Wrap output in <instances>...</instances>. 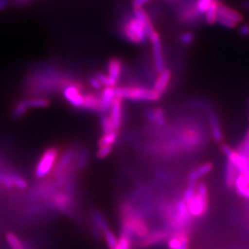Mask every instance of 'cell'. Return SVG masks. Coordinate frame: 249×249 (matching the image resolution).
I'll use <instances>...</instances> for the list:
<instances>
[{"label": "cell", "instance_id": "cell-1", "mask_svg": "<svg viewBox=\"0 0 249 249\" xmlns=\"http://www.w3.org/2000/svg\"><path fill=\"white\" fill-rule=\"evenodd\" d=\"M121 235L142 239L150 232V227L142 216L135 211L131 205L125 204L121 207Z\"/></svg>", "mask_w": 249, "mask_h": 249}, {"label": "cell", "instance_id": "cell-2", "mask_svg": "<svg viewBox=\"0 0 249 249\" xmlns=\"http://www.w3.org/2000/svg\"><path fill=\"white\" fill-rule=\"evenodd\" d=\"M116 97L133 101L154 103L160 100L161 95L153 89H149L142 86H124L116 87Z\"/></svg>", "mask_w": 249, "mask_h": 249}, {"label": "cell", "instance_id": "cell-3", "mask_svg": "<svg viewBox=\"0 0 249 249\" xmlns=\"http://www.w3.org/2000/svg\"><path fill=\"white\" fill-rule=\"evenodd\" d=\"M187 206L191 217L200 218L207 213L209 207V191L204 182L196 183V193L187 201Z\"/></svg>", "mask_w": 249, "mask_h": 249}, {"label": "cell", "instance_id": "cell-4", "mask_svg": "<svg viewBox=\"0 0 249 249\" xmlns=\"http://www.w3.org/2000/svg\"><path fill=\"white\" fill-rule=\"evenodd\" d=\"M121 33L128 42L136 45H144L148 39L142 22L135 16L124 20L121 26Z\"/></svg>", "mask_w": 249, "mask_h": 249}, {"label": "cell", "instance_id": "cell-5", "mask_svg": "<svg viewBox=\"0 0 249 249\" xmlns=\"http://www.w3.org/2000/svg\"><path fill=\"white\" fill-rule=\"evenodd\" d=\"M220 150L226 156L227 160L231 161L240 174H246L249 172V160L239 151L233 150L231 146L226 143H221Z\"/></svg>", "mask_w": 249, "mask_h": 249}, {"label": "cell", "instance_id": "cell-6", "mask_svg": "<svg viewBox=\"0 0 249 249\" xmlns=\"http://www.w3.org/2000/svg\"><path fill=\"white\" fill-rule=\"evenodd\" d=\"M57 156L58 150L56 148H50L45 151L36 166V178H43L46 177L53 168Z\"/></svg>", "mask_w": 249, "mask_h": 249}, {"label": "cell", "instance_id": "cell-7", "mask_svg": "<svg viewBox=\"0 0 249 249\" xmlns=\"http://www.w3.org/2000/svg\"><path fill=\"white\" fill-rule=\"evenodd\" d=\"M151 43V50H152V57L154 63V69L159 74L160 72L165 70V62L163 57L162 45L160 42V36L157 32L153 33L152 36L149 38Z\"/></svg>", "mask_w": 249, "mask_h": 249}, {"label": "cell", "instance_id": "cell-8", "mask_svg": "<svg viewBox=\"0 0 249 249\" xmlns=\"http://www.w3.org/2000/svg\"><path fill=\"white\" fill-rule=\"evenodd\" d=\"M169 230L159 229L156 231L149 232L147 236H145L142 239H141L139 243V248L142 249H149L151 247H154L156 245H159L164 241L168 240L170 238Z\"/></svg>", "mask_w": 249, "mask_h": 249}, {"label": "cell", "instance_id": "cell-9", "mask_svg": "<svg viewBox=\"0 0 249 249\" xmlns=\"http://www.w3.org/2000/svg\"><path fill=\"white\" fill-rule=\"evenodd\" d=\"M65 99L74 107H81L83 104V95L80 84L74 81L63 89Z\"/></svg>", "mask_w": 249, "mask_h": 249}, {"label": "cell", "instance_id": "cell-10", "mask_svg": "<svg viewBox=\"0 0 249 249\" xmlns=\"http://www.w3.org/2000/svg\"><path fill=\"white\" fill-rule=\"evenodd\" d=\"M76 154H77V151L74 148H70L69 150L64 152V154L61 156V158L59 159L57 164L53 169V178H59L63 173L71 165L73 160L76 157Z\"/></svg>", "mask_w": 249, "mask_h": 249}, {"label": "cell", "instance_id": "cell-11", "mask_svg": "<svg viewBox=\"0 0 249 249\" xmlns=\"http://www.w3.org/2000/svg\"><path fill=\"white\" fill-rule=\"evenodd\" d=\"M124 108H123V99L116 97L114 100L112 107L110 109V117L113 121L114 126L116 131L119 132L122 124H123V117H124Z\"/></svg>", "mask_w": 249, "mask_h": 249}, {"label": "cell", "instance_id": "cell-12", "mask_svg": "<svg viewBox=\"0 0 249 249\" xmlns=\"http://www.w3.org/2000/svg\"><path fill=\"white\" fill-rule=\"evenodd\" d=\"M116 87H106L102 90L99 98H100V113L107 115L110 112L112 104L116 98Z\"/></svg>", "mask_w": 249, "mask_h": 249}, {"label": "cell", "instance_id": "cell-13", "mask_svg": "<svg viewBox=\"0 0 249 249\" xmlns=\"http://www.w3.org/2000/svg\"><path fill=\"white\" fill-rule=\"evenodd\" d=\"M190 242V236L187 230L175 232L174 235L170 236L167 246L169 249H181L183 248H188Z\"/></svg>", "mask_w": 249, "mask_h": 249}, {"label": "cell", "instance_id": "cell-14", "mask_svg": "<svg viewBox=\"0 0 249 249\" xmlns=\"http://www.w3.org/2000/svg\"><path fill=\"white\" fill-rule=\"evenodd\" d=\"M107 76L117 83L122 76L123 70H124V64L119 58L113 57L107 63Z\"/></svg>", "mask_w": 249, "mask_h": 249}, {"label": "cell", "instance_id": "cell-15", "mask_svg": "<svg viewBox=\"0 0 249 249\" xmlns=\"http://www.w3.org/2000/svg\"><path fill=\"white\" fill-rule=\"evenodd\" d=\"M208 118H209L211 133H212L214 142L217 143H223V129L221 127V123H220L219 117L214 112L211 111L208 115Z\"/></svg>", "mask_w": 249, "mask_h": 249}, {"label": "cell", "instance_id": "cell-16", "mask_svg": "<svg viewBox=\"0 0 249 249\" xmlns=\"http://www.w3.org/2000/svg\"><path fill=\"white\" fill-rule=\"evenodd\" d=\"M133 12L134 16L142 22V24L145 29L146 35L148 36V38H150L152 36V34L156 32L150 16L143 8H134Z\"/></svg>", "mask_w": 249, "mask_h": 249}, {"label": "cell", "instance_id": "cell-17", "mask_svg": "<svg viewBox=\"0 0 249 249\" xmlns=\"http://www.w3.org/2000/svg\"><path fill=\"white\" fill-rule=\"evenodd\" d=\"M172 78V73L168 69L163 70L159 73L158 77L155 79V82L153 84V89L162 95L169 87L170 81Z\"/></svg>", "mask_w": 249, "mask_h": 249}, {"label": "cell", "instance_id": "cell-18", "mask_svg": "<svg viewBox=\"0 0 249 249\" xmlns=\"http://www.w3.org/2000/svg\"><path fill=\"white\" fill-rule=\"evenodd\" d=\"M213 163L208 161L205 162L203 164L197 166L196 168L192 170L189 175H188V182L190 183H197V181L202 178H204L206 176H208L209 174H211L213 170Z\"/></svg>", "mask_w": 249, "mask_h": 249}, {"label": "cell", "instance_id": "cell-19", "mask_svg": "<svg viewBox=\"0 0 249 249\" xmlns=\"http://www.w3.org/2000/svg\"><path fill=\"white\" fill-rule=\"evenodd\" d=\"M218 15L223 16L234 21L236 24L243 21V15L235 9H231L229 6L219 2L218 4Z\"/></svg>", "mask_w": 249, "mask_h": 249}, {"label": "cell", "instance_id": "cell-20", "mask_svg": "<svg viewBox=\"0 0 249 249\" xmlns=\"http://www.w3.org/2000/svg\"><path fill=\"white\" fill-rule=\"evenodd\" d=\"M238 169L231 163V161L227 160L225 165V171H224V183L226 187L231 188L234 187L236 178L239 175Z\"/></svg>", "mask_w": 249, "mask_h": 249}, {"label": "cell", "instance_id": "cell-21", "mask_svg": "<svg viewBox=\"0 0 249 249\" xmlns=\"http://www.w3.org/2000/svg\"><path fill=\"white\" fill-rule=\"evenodd\" d=\"M80 108L92 112H100V98L95 93L88 92L83 95V104Z\"/></svg>", "mask_w": 249, "mask_h": 249}, {"label": "cell", "instance_id": "cell-22", "mask_svg": "<svg viewBox=\"0 0 249 249\" xmlns=\"http://www.w3.org/2000/svg\"><path fill=\"white\" fill-rule=\"evenodd\" d=\"M54 205L61 211L67 212L73 206L71 196L67 193H57L53 197Z\"/></svg>", "mask_w": 249, "mask_h": 249}, {"label": "cell", "instance_id": "cell-23", "mask_svg": "<svg viewBox=\"0 0 249 249\" xmlns=\"http://www.w3.org/2000/svg\"><path fill=\"white\" fill-rule=\"evenodd\" d=\"M91 219H92V222L93 224L98 228L100 231L102 232H104L105 231H107L109 228V225L107 223V220L105 219V217L103 216V214L101 213L98 211L94 210L91 212Z\"/></svg>", "mask_w": 249, "mask_h": 249}, {"label": "cell", "instance_id": "cell-24", "mask_svg": "<svg viewBox=\"0 0 249 249\" xmlns=\"http://www.w3.org/2000/svg\"><path fill=\"white\" fill-rule=\"evenodd\" d=\"M218 4L219 1L214 0L212 2L209 9L205 12V20L208 24H214L216 22V18L218 16Z\"/></svg>", "mask_w": 249, "mask_h": 249}, {"label": "cell", "instance_id": "cell-25", "mask_svg": "<svg viewBox=\"0 0 249 249\" xmlns=\"http://www.w3.org/2000/svg\"><path fill=\"white\" fill-rule=\"evenodd\" d=\"M118 131H113L110 133L104 134L98 142L99 147L102 146H113L118 139Z\"/></svg>", "mask_w": 249, "mask_h": 249}, {"label": "cell", "instance_id": "cell-26", "mask_svg": "<svg viewBox=\"0 0 249 249\" xmlns=\"http://www.w3.org/2000/svg\"><path fill=\"white\" fill-rule=\"evenodd\" d=\"M100 123H101V128H102L103 133L107 134L116 131L110 116L103 115L100 118Z\"/></svg>", "mask_w": 249, "mask_h": 249}, {"label": "cell", "instance_id": "cell-27", "mask_svg": "<svg viewBox=\"0 0 249 249\" xmlns=\"http://www.w3.org/2000/svg\"><path fill=\"white\" fill-rule=\"evenodd\" d=\"M28 108H45L50 106V102L45 98H32L24 100Z\"/></svg>", "mask_w": 249, "mask_h": 249}, {"label": "cell", "instance_id": "cell-28", "mask_svg": "<svg viewBox=\"0 0 249 249\" xmlns=\"http://www.w3.org/2000/svg\"><path fill=\"white\" fill-rule=\"evenodd\" d=\"M89 152L88 150L84 149L80 151L76 160V167L79 170H83L89 162Z\"/></svg>", "mask_w": 249, "mask_h": 249}, {"label": "cell", "instance_id": "cell-29", "mask_svg": "<svg viewBox=\"0 0 249 249\" xmlns=\"http://www.w3.org/2000/svg\"><path fill=\"white\" fill-rule=\"evenodd\" d=\"M103 233H104V236H105V239H106V242H107L108 249H116L118 239H117L115 232L112 231L111 229H108L107 231H104Z\"/></svg>", "mask_w": 249, "mask_h": 249}, {"label": "cell", "instance_id": "cell-30", "mask_svg": "<svg viewBox=\"0 0 249 249\" xmlns=\"http://www.w3.org/2000/svg\"><path fill=\"white\" fill-rule=\"evenodd\" d=\"M153 111H154V124H157L158 126H163L166 122L164 110L160 107H155L153 108Z\"/></svg>", "mask_w": 249, "mask_h": 249}, {"label": "cell", "instance_id": "cell-31", "mask_svg": "<svg viewBox=\"0 0 249 249\" xmlns=\"http://www.w3.org/2000/svg\"><path fill=\"white\" fill-rule=\"evenodd\" d=\"M6 239L8 241L9 247L11 248V249H25L22 246V243L14 233L9 232L6 236Z\"/></svg>", "mask_w": 249, "mask_h": 249}, {"label": "cell", "instance_id": "cell-32", "mask_svg": "<svg viewBox=\"0 0 249 249\" xmlns=\"http://www.w3.org/2000/svg\"><path fill=\"white\" fill-rule=\"evenodd\" d=\"M27 109H28V107H27V105L25 104V101H21V102L18 103L14 107L13 112H12V116H13V117H15V118L21 117L26 113Z\"/></svg>", "mask_w": 249, "mask_h": 249}, {"label": "cell", "instance_id": "cell-33", "mask_svg": "<svg viewBox=\"0 0 249 249\" xmlns=\"http://www.w3.org/2000/svg\"><path fill=\"white\" fill-rule=\"evenodd\" d=\"M196 183H190L188 182L187 188L185 189L184 192V196H183V200L187 203V201H189L193 196L196 193Z\"/></svg>", "mask_w": 249, "mask_h": 249}, {"label": "cell", "instance_id": "cell-34", "mask_svg": "<svg viewBox=\"0 0 249 249\" xmlns=\"http://www.w3.org/2000/svg\"><path fill=\"white\" fill-rule=\"evenodd\" d=\"M238 151L242 153L244 156H246L249 160V130L247 131V133H246V136H245L243 142H241Z\"/></svg>", "mask_w": 249, "mask_h": 249}, {"label": "cell", "instance_id": "cell-35", "mask_svg": "<svg viewBox=\"0 0 249 249\" xmlns=\"http://www.w3.org/2000/svg\"><path fill=\"white\" fill-rule=\"evenodd\" d=\"M116 249H132V239L121 235L117 242V246Z\"/></svg>", "mask_w": 249, "mask_h": 249}, {"label": "cell", "instance_id": "cell-36", "mask_svg": "<svg viewBox=\"0 0 249 249\" xmlns=\"http://www.w3.org/2000/svg\"><path fill=\"white\" fill-rule=\"evenodd\" d=\"M96 77L101 81L103 86H106V87H116V85H117V83H116L114 80H111L107 75L102 73V72L97 73Z\"/></svg>", "mask_w": 249, "mask_h": 249}, {"label": "cell", "instance_id": "cell-37", "mask_svg": "<svg viewBox=\"0 0 249 249\" xmlns=\"http://www.w3.org/2000/svg\"><path fill=\"white\" fill-rule=\"evenodd\" d=\"M113 151V146H102L99 147L98 151L96 152V156L100 160H104L107 158Z\"/></svg>", "mask_w": 249, "mask_h": 249}, {"label": "cell", "instance_id": "cell-38", "mask_svg": "<svg viewBox=\"0 0 249 249\" xmlns=\"http://www.w3.org/2000/svg\"><path fill=\"white\" fill-rule=\"evenodd\" d=\"M216 22L219 23L222 26L228 28V29H233V28H235V26H236V23L234 21H232V20L229 19V18H225L223 16H221V15L217 16Z\"/></svg>", "mask_w": 249, "mask_h": 249}, {"label": "cell", "instance_id": "cell-39", "mask_svg": "<svg viewBox=\"0 0 249 249\" xmlns=\"http://www.w3.org/2000/svg\"><path fill=\"white\" fill-rule=\"evenodd\" d=\"M195 39V36L190 33V32H186V33H183L180 37H179V41L182 45H191L193 43Z\"/></svg>", "mask_w": 249, "mask_h": 249}, {"label": "cell", "instance_id": "cell-40", "mask_svg": "<svg viewBox=\"0 0 249 249\" xmlns=\"http://www.w3.org/2000/svg\"><path fill=\"white\" fill-rule=\"evenodd\" d=\"M11 178H12V180H13L14 186L18 187L19 189H25L28 187L26 181L23 178H20L18 175L11 174Z\"/></svg>", "mask_w": 249, "mask_h": 249}, {"label": "cell", "instance_id": "cell-41", "mask_svg": "<svg viewBox=\"0 0 249 249\" xmlns=\"http://www.w3.org/2000/svg\"><path fill=\"white\" fill-rule=\"evenodd\" d=\"M89 83L92 89L99 90V89H102V88H103V84L101 83V81L98 80V78L96 76L95 77H90L89 79Z\"/></svg>", "mask_w": 249, "mask_h": 249}, {"label": "cell", "instance_id": "cell-42", "mask_svg": "<svg viewBox=\"0 0 249 249\" xmlns=\"http://www.w3.org/2000/svg\"><path fill=\"white\" fill-rule=\"evenodd\" d=\"M144 117L145 119L151 123V124H154V111L153 108H148L144 111Z\"/></svg>", "mask_w": 249, "mask_h": 249}, {"label": "cell", "instance_id": "cell-43", "mask_svg": "<svg viewBox=\"0 0 249 249\" xmlns=\"http://www.w3.org/2000/svg\"><path fill=\"white\" fill-rule=\"evenodd\" d=\"M241 36L243 37H249V24H244L240 27L239 30Z\"/></svg>", "mask_w": 249, "mask_h": 249}, {"label": "cell", "instance_id": "cell-44", "mask_svg": "<svg viewBox=\"0 0 249 249\" xmlns=\"http://www.w3.org/2000/svg\"><path fill=\"white\" fill-rule=\"evenodd\" d=\"M151 0H133L134 8H142L144 5L151 2Z\"/></svg>", "mask_w": 249, "mask_h": 249}, {"label": "cell", "instance_id": "cell-45", "mask_svg": "<svg viewBox=\"0 0 249 249\" xmlns=\"http://www.w3.org/2000/svg\"><path fill=\"white\" fill-rule=\"evenodd\" d=\"M237 194H239L241 196H243V197H245V198L249 199V187H247V188H244V189H242V190H239V191H237Z\"/></svg>", "mask_w": 249, "mask_h": 249}, {"label": "cell", "instance_id": "cell-46", "mask_svg": "<svg viewBox=\"0 0 249 249\" xmlns=\"http://www.w3.org/2000/svg\"><path fill=\"white\" fill-rule=\"evenodd\" d=\"M10 3V0H0V11L7 9Z\"/></svg>", "mask_w": 249, "mask_h": 249}, {"label": "cell", "instance_id": "cell-47", "mask_svg": "<svg viewBox=\"0 0 249 249\" xmlns=\"http://www.w3.org/2000/svg\"><path fill=\"white\" fill-rule=\"evenodd\" d=\"M243 6L246 9H248L249 11V0H244L243 1Z\"/></svg>", "mask_w": 249, "mask_h": 249}, {"label": "cell", "instance_id": "cell-48", "mask_svg": "<svg viewBox=\"0 0 249 249\" xmlns=\"http://www.w3.org/2000/svg\"><path fill=\"white\" fill-rule=\"evenodd\" d=\"M245 177H246V178H247V180H248V182H249V172H248V173H246V174H243Z\"/></svg>", "mask_w": 249, "mask_h": 249}, {"label": "cell", "instance_id": "cell-49", "mask_svg": "<svg viewBox=\"0 0 249 249\" xmlns=\"http://www.w3.org/2000/svg\"><path fill=\"white\" fill-rule=\"evenodd\" d=\"M248 211H249V205H248Z\"/></svg>", "mask_w": 249, "mask_h": 249}, {"label": "cell", "instance_id": "cell-50", "mask_svg": "<svg viewBox=\"0 0 249 249\" xmlns=\"http://www.w3.org/2000/svg\"><path fill=\"white\" fill-rule=\"evenodd\" d=\"M188 249V248H183V249Z\"/></svg>", "mask_w": 249, "mask_h": 249}, {"label": "cell", "instance_id": "cell-51", "mask_svg": "<svg viewBox=\"0 0 249 249\" xmlns=\"http://www.w3.org/2000/svg\"></svg>", "mask_w": 249, "mask_h": 249}]
</instances>
